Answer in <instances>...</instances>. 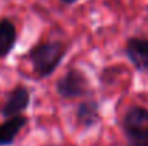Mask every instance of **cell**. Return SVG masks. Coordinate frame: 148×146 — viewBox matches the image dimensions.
Wrapping results in <instances>:
<instances>
[{"label":"cell","instance_id":"cell-1","mask_svg":"<svg viewBox=\"0 0 148 146\" xmlns=\"http://www.w3.org/2000/svg\"><path fill=\"white\" fill-rule=\"evenodd\" d=\"M63 54L65 46L62 43H45L32 49L29 57L40 76H49L60 63Z\"/></svg>","mask_w":148,"mask_h":146},{"label":"cell","instance_id":"cell-2","mask_svg":"<svg viewBox=\"0 0 148 146\" xmlns=\"http://www.w3.org/2000/svg\"><path fill=\"white\" fill-rule=\"evenodd\" d=\"M122 128L132 141L148 139V110L140 106L131 107L124 116Z\"/></svg>","mask_w":148,"mask_h":146},{"label":"cell","instance_id":"cell-3","mask_svg":"<svg viewBox=\"0 0 148 146\" xmlns=\"http://www.w3.org/2000/svg\"><path fill=\"white\" fill-rule=\"evenodd\" d=\"M56 89L58 93L63 97L84 96L88 92V80L82 72L72 69L62 79H59Z\"/></svg>","mask_w":148,"mask_h":146},{"label":"cell","instance_id":"cell-4","mask_svg":"<svg viewBox=\"0 0 148 146\" xmlns=\"http://www.w3.org/2000/svg\"><path fill=\"white\" fill-rule=\"evenodd\" d=\"M29 100H30V95H29L26 88H23V86L16 88L14 90H12L6 103L3 105L1 115L4 117H13V116L20 115L27 107Z\"/></svg>","mask_w":148,"mask_h":146},{"label":"cell","instance_id":"cell-5","mask_svg":"<svg viewBox=\"0 0 148 146\" xmlns=\"http://www.w3.org/2000/svg\"><path fill=\"white\" fill-rule=\"evenodd\" d=\"M127 54L140 70H148V40L131 39L127 45Z\"/></svg>","mask_w":148,"mask_h":146},{"label":"cell","instance_id":"cell-6","mask_svg":"<svg viewBox=\"0 0 148 146\" xmlns=\"http://www.w3.org/2000/svg\"><path fill=\"white\" fill-rule=\"evenodd\" d=\"M26 123H27V119L22 115L7 117V120L0 125V146L12 145L17 133L25 128Z\"/></svg>","mask_w":148,"mask_h":146},{"label":"cell","instance_id":"cell-7","mask_svg":"<svg viewBox=\"0 0 148 146\" xmlns=\"http://www.w3.org/2000/svg\"><path fill=\"white\" fill-rule=\"evenodd\" d=\"M76 120L81 126L89 128L99 120V107L95 102H84L76 110Z\"/></svg>","mask_w":148,"mask_h":146},{"label":"cell","instance_id":"cell-8","mask_svg":"<svg viewBox=\"0 0 148 146\" xmlns=\"http://www.w3.org/2000/svg\"><path fill=\"white\" fill-rule=\"evenodd\" d=\"M16 29L12 22L0 20V57H4L14 46Z\"/></svg>","mask_w":148,"mask_h":146},{"label":"cell","instance_id":"cell-9","mask_svg":"<svg viewBox=\"0 0 148 146\" xmlns=\"http://www.w3.org/2000/svg\"><path fill=\"white\" fill-rule=\"evenodd\" d=\"M130 146H148V139H143V141H132V143Z\"/></svg>","mask_w":148,"mask_h":146},{"label":"cell","instance_id":"cell-10","mask_svg":"<svg viewBox=\"0 0 148 146\" xmlns=\"http://www.w3.org/2000/svg\"><path fill=\"white\" fill-rule=\"evenodd\" d=\"M65 3H73V1H76V0H63Z\"/></svg>","mask_w":148,"mask_h":146},{"label":"cell","instance_id":"cell-11","mask_svg":"<svg viewBox=\"0 0 148 146\" xmlns=\"http://www.w3.org/2000/svg\"><path fill=\"white\" fill-rule=\"evenodd\" d=\"M48 146H59V145H48Z\"/></svg>","mask_w":148,"mask_h":146}]
</instances>
